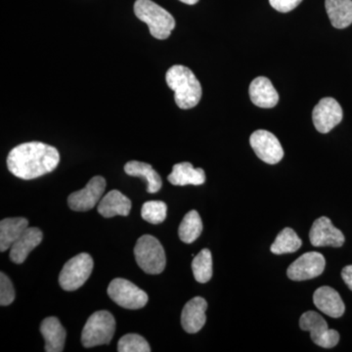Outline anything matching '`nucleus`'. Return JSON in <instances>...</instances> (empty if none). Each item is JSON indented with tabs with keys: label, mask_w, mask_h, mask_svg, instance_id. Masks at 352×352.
Listing matches in <instances>:
<instances>
[{
	"label": "nucleus",
	"mask_w": 352,
	"mask_h": 352,
	"mask_svg": "<svg viewBox=\"0 0 352 352\" xmlns=\"http://www.w3.org/2000/svg\"><path fill=\"white\" fill-rule=\"evenodd\" d=\"M59 163V151L43 142H28L16 146L7 157L9 171L24 180L34 179L52 173Z\"/></svg>",
	"instance_id": "nucleus-1"
},
{
	"label": "nucleus",
	"mask_w": 352,
	"mask_h": 352,
	"mask_svg": "<svg viewBox=\"0 0 352 352\" xmlns=\"http://www.w3.org/2000/svg\"><path fill=\"white\" fill-rule=\"evenodd\" d=\"M166 83L175 91L176 105L182 110L196 107L201 98V85L195 74L187 67L175 65L166 72Z\"/></svg>",
	"instance_id": "nucleus-2"
},
{
	"label": "nucleus",
	"mask_w": 352,
	"mask_h": 352,
	"mask_svg": "<svg viewBox=\"0 0 352 352\" xmlns=\"http://www.w3.org/2000/svg\"><path fill=\"white\" fill-rule=\"evenodd\" d=\"M134 13L139 20L147 24L151 36L160 41L170 38L175 30L173 15L152 0H136Z\"/></svg>",
	"instance_id": "nucleus-3"
},
{
	"label": "nucleus",
	"mask_w": 352,
	"mask_h": 352,
	"mask_svg": "<svg viewBox=\"0 0 352 352\" xmlns=\"http://www.w3.org/2000/svg\"><path fill=\"white\" fill-rule=\"evenodd\" d=\"M116 331L115 317L107 310L95 312L88 318L82 333V346L90 347L109 344Z\"/></svg>",
	"instance_id": "nucleus-4"
},
{
	"label": "nucleus",
	"mask_w": 352,
	"mask_h": 352,
	"mask_svg": "<svg viewBox=\"0 0 352 352\" xmlns=\"http://www.w3.org/2000/svg\"><path fill=\"white\" fill-rule=\"evenodd\" d=\"M139 267L147 274H161L166 268V258L163 245L151 235L139 238L134 248Z\"/></svg>",
	"instance_id": "nucleus-5"
},
{
	"label": "nucleus",
	"mask_w": 352,
	"mask_h": 352,
	"mask_svg": "<svg viewBox=\"0 0 352 352\" xmlns=\"http://www.w3.org/2000/svg\"><path fill=\"white\" fill-rule=\"evenodd\" d=\"M94 259L90 254H78L65 263L59 275V285L64 291L73 292L80 289L94 270Z\"/></svg>",
	"instance_id": "nucleus-6"
},
{
	"label": "nucleus",
	"mask_w": 352,
	"mask_h": 352,
	"mask_svg": "<svg viewBox=\"0 0 352 352\" xmlns=\"http://www.w3.org/2000/svg\"><path fill=\"white\" fill-rule=\"evenodd\" d=\"M107 292L113 302L126 309H140L148 302V295L143 289L122 278L113 279Z\"/></svg>",
	"instance_id": "nucleus-7"
},
{
	"label": "nucleus",
	"mask_w": 352,
	"mask_h": 352,
	"mask_svg": "<svg viewBox=\"0 0 352 352\" xmlns=\"http://www.w3.org/2000/svg\"><path fill=\"white\" fill-rule=\"evenodd\" d=\"M300 327L310 332L315 344L323 349H332L340 342V333L329 329L327 322L315 311H307L300 319Z\"/></svg>",
	"instance_id": "nucleus-8"
},
{
	"label": "nucleus",
	"mask_w": 352,
	"mask_h": 352,
	"mask_svg": "<svg viewBox=\"0 0 352 352\" xmlns=\"http://www.w3.org/2000/svg\"><path fill=\"white\" fill-rule=\"evenodd\" d=\"M105 178L94 176L82 190L74 192L68 198V205L75 212H87L101 201L106 189Z\"/></svg>",
	"instance_id": "nucleus-9"
},
{
	"label": "nucleus",
	"mask_w": 352,
	"mask_h": 352,
	"mask_svg": "<svg viewBox=\"0 0 352 352\" xmlns=\"http://www.w3.org/2000/svg\"><path fill=\"white\" fill-rule=\"evenodd\" d=\"M250 144L264 163L276 164L283 159V147L276 136L270 131L264 129L254 131L250 138Z\"/></svg>",
	"instance_id": "nucleus-10"
},
{
	"label": "nucleus",
	"mask_w": 352,
	"mask_h": 352,
	"mask_svg": "<svg viewBox=\"0 0 352 352\" xmlns=\"http://www.w3.org/2000/svg\"><path fill=\"white\" fill-rule=\"evenodd\" d=\"M325 266V258L320 252H305L289 266L287 275L293 281H305L320 276Z\"/></svg>",
	"instance_id": "nucleus-11"
},
{
	"label": "nucleus",
	"mask_w": 352,
	"mask_h": 352,
	"mask_svg": "<svg viewBox=\"0 0 352 352\" xmlns=\"http://www.w3.org/2000/svg\"><path fill=\"white\" fill-rule=\"evenodd\" d=\"M344 113L339 102L331 97L321 99L312 112L315 129L320 133H328L342 122Z\"/></svg>",
	"instance_id": "nucleus-12"
},
{
	"label": "nucleus",
	"mask_w": 352,
	"mask_h": 352,
	"mask_svg": "<svg viewBox=\"0 0 352 352\" xmlns=\"http://www.w3.org/2000/svg\"><path fill=\"white\" fill-rule=\"evenodd\" d=\"M309 239L314 247L340 248L344 244V235L340 229L333 226L326 217L315 220L309 231Z\"/></svg>",
	"instance_id": "nucleus-13"
},
{
	"label": "nucleus",
	"mask_w": 352,
	"mask_h": 352,
	"mask_svg": "<svg viewBox=\"0 0 352 352\" xmlns=\"http://www.w3.org/2000/svg\"><path fill=\"white\" fill-rule=\"evenodd\" d=\"M207 300L201 296L192 298L185 305L182 314V325L185 332L196 333L201 330L207 321Z\"/></svg>",
	"instance_id": "nucleus-14"
},
{
	"label": "nucleus",
	"mask_w": 352,
	"mask_h": 352,
	"mask_svg": "<svg viewBox=\"0 0 352 352\" xmlns=\"http://www.w3.org/2000/svg\"><path fill=\"white\" fill-rule=\"evenodd\" d=\"M314 302L320 311L332 318H340L346 311V305L340 294L331 287L317 289L314 294Z\"/></svg>",
	"instance_id": "nucleus-15"
},
{
	"label": "nucleus",
	"mask_w": 352,
	"mask_h": 352,
	"mask_svg": "<svg viewBox=\"0 0 352 352\" xmlns=\"http://www.w3.org/2000/svg\"><path fill=\"white\" fill-rule=\"evenodd\" d=\"M43 239L41 229L28 227L10 248V259L12 263L22 264L27 259L30 252L36 249Z\"/></svg>",
	"instance_id": "nucleus-16"
},
{
	"label": "nucleus",
	"mask_w": 352,
	"mask_h": 352,
	"mask_svg": "<svg viewBox=\"0 0 352 352\" xmlns=\"http://www.w3.org/2000/svg\"><path fill=\"white\" fill-rule=\"evenodd\" d=\"M249 94L252 103L259 108H273L279 102V94L265 76H258L252 80Z\"/></svg>",
	"instance_id": "nucleus-17"
},
{
	"label": "nucleus",
	"mask_w": 352,
	"mask_h": 352,
	"mask_svg": "<svg viewBox=\"0 0 352 352\" xmlns=\"http://www.w3.org/2000/svg\"><path fill=\"white\" fill-rule=\"evenodd\" d=\"M41 333L45 340L46 352H61L64 351L67 332L61 322L56 317L51 316L41 322Z\"/></svg>",
	"instance_id": "nucleus-18"
},
{
	"label": "nucleus",
	"mask_w": 352,
	"mask_h": 352,
	"mask_svg": "<svg viewBox=\"0 0 352 352\" xmlns=\"http://www.w3.org/2000/svg\"><path fill=\"white\" fill-rule=\"evenodd\" d=\"M97 210L106 219H111L116 215L127 217L131 210V201L122 192L112 190L99 201Z\"/></svg>",
	"instance_id": "nucleus-19"
},
{
	"label": "nucleus",
	"mask_w": 352,
	"mask_h": 352,
	"mask_svg": "<svg viewBox=\"0 0 352 352\" xmlns=\"http://www.w3.org/2000/svg\"><path fill=\"white\" fill-rule=\"evenodd\" d=\"M168 180L175 186H198L206 182V173L203 168H195L193 164L184 162L173 166V171L168 176Z\"/></svg>",
	"instance_id": "nucleus-20"
},
{
	"label": "nucleus",
	"mask_w": 352,
	"mask_h": 352,
	"mask_svg": "<svg viewBox=\"0 0 352 352\" xmlns=\"http://www.w3.org/2000/svg\"><path fill=\"white\" fill-rule=\"evenodd\" d=\"M29 226L25 217L6 219L0 222V251L4 252L12 247L21 235Z\"/></svg>",
	"instance_id": "nucleus-21"
},
{
	"label": "nucleus",
	"mask_w": 352,
	"mask_h": 352,
	"mask_svg": "<svg viewBox=\"0 0 352 352\" xmlns=\"http://www.w3.org/2000/svg\"><path fill=\"white\" fill-rule=\"evenodd\" d=\"M124 171L127 175L133 177H142L147 182V192L155 194L163 186L161 176L153 168L151 164L142 162L131 161L124 166Z\"/></svg>",
	"instance_id": "nucleus-22"
},
{
	"label": "nucleus",
	"mask_w": 352,
	"mask_h": 352,
	"mask_svg": "<svg viewBox=\"0 0 352 352\" xmlns=\"http://www.w3.org/2000/svg\"><path fill=\"white\" fill-rule=\"evenodd\" d=\"M325 7L336 29H346L352 24V0H325Z\"/></svg>",
	"instance_id": "nucleus-23"
},
{
	"label": "nucleus",
	"mask_w": 352,
	"mask_h": 352,
	"mask_svg": "<svg viewBox=\"0 0 352 352\" xmlns=\"http://www.w3.org/2000/svg\"><path fill=\"white\" fill-rule=\"evenodd\" d=\"M201 231H203V222H201L200 214L197 210H191L183 217L178 228V236L185 244H192L200 237Z\"/></svg>",
	"instance_id": "nucleus-24"
},
{
	"label": "nucleus",
	"mask_w": 352,
	"mask_h": 352,
	"mask_svg": "<svg viewBox=\"0 0 352 352\" xmlns=\"http://www.w3.org/2000/svg\"><path fill=\"white\" fill-rule=\"evenodd\" d=\"M302 242L298 234L292 228L283 229L271 245L270 251L274 254H292L300 250Z\"/></svg>",
	"instance_id": "nucleus-25"
},
{
	"label": "nucleus",
	"mask_w": 352,
	"mask_h": 352,
	"mask_svg": "<svg viewBox=\"0 0 352 352\" xmlns=\"http://www.w3.org/2000/svg\"><path fill=\"white\" fill-rule=\"evenodd\" d=\"M192 270L196 281L208 283L212 277V256L208 249L201 250L192 261Z\"/></svg>",
	"instance_id": "nucleus-26"
},
{
	"label": "nucleus",
	"mask_w": 352,
	"mask_h": 352,
	"mask_svg": "<svg viewBox=\"0 0 352 352\" xmlns=\"http://www.w3.org/2000/svg\"><path fill=\"white\" fill-rule=\"evenodd\" d=\"M168 206L164 201H146L141 210V215L145 221L152 224H160L166 219Z\"/></svg>",
	"instance_id": "nucleus-27"
},
{
	"label": "nucleus",
	"mask_w": 352,
	"mask_h": 352,
	"mask_svg": "<svg viewBox=\"0 0 352 352\" xmlns=\"http://www.w3.org/2000/svg\"><path fill=\"white\" fill-rule=\"evenodd\" d=\"M119 352H150L151 347L142 336L138 333H127L119 340Z\"/></svg>",
	"instance_id": "nucleus-28"
},
{
	"label": "nucleus",
	"mask_w": 352,
	"mask_h": 352,
	"mask_svg": "<svg viewBox=\"0 0 352 352\" xmlns=\"http://www.w3.org/2000/svg\"><path fill=\"white\" fill-rule=\"evenodd\" d=\"M15 300V289L12 282L3 272L0 273V305L7 307Z\"/></svg>",
	"instance_id": "nucleus-29"
},
{
	"label": "nucleus",
	"mask_w": 352,
	"mask_h": 352,
	"mask_svg": "<svg viewBox=\"0 0 352 352\" xmlns=\"http://www.w3.org/2000/svg\"><path fill=\"white\" fill-rule=\"evenodd\" d=\"M302 1V0H270V3L275 10L288 13L300 6Z\"/></svg>",
	"instance_id": "nucleus-30"
},
{
	"label": "nucleus",
	"mask_w": 352,
	"mask_h": 352,
	"mask_svg": "<svg viewBox=\"0 0 352 352\" xmlns=\"http://www.w3.org/2000/svg\"><path fill=\"white\" fill-rule=\"evenodd\" d=\"M342 278L346 286L352 291V265H347L342 270Z\"/></svg>",
	"instance_id": "nucleus-31"
},
{
	"label": "nucleus",
	"mask_w": 352,
	"mask_h": 352,
	"mask_svg": "<svg viewBox=\"0 0 352 352\" xmlns=\"http://www.w3.org/2000/svg\"><path fill=\"white\" fill-rule=\"evenodd\" d=\"M179 1H182L185 4H188V6H194V4H196L199 0H179Z\"/></svg>",
	"instance_id": "nucleus-32"
}]
</instances>
